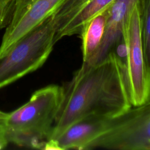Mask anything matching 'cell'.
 I'll use <instances>...</instances> for the list:
<instances>
[{
  "label": "cell",
  "mask_w": 150,
  "mask_h": 150,
  "mask_svg": "<svg viewBox=\"0 0 150 150\" xmlns=\"http://www.w3.org/2000/svg\"><path fill=\"white\" fill-rule=\"evenodd\" d=\"M5 146L3 145V144H2L1 143H0V149H3V148H4Z\"/></svg>",
  "instance_id": "13"
},
{
  "label": "cell",
  "mask_w": 150,
  "mask_h": 150,
  "mask_svg": "<svg viewBox=\"0 0 150 150\" xmlns=\"http://www.w3.org/2000/svg\"><path fill=\"white\" fill-rule=\"evenodd\" d=\"M6 1H7V0H0V4L2 3V2H4Z\"/></svg>",
  "instance_id": "14"
},
{
  "label": "cell",
  "mask_w": 150,
  "mask_h": 150,
  "mask_svg": "<svg viewBox=\"0 0 150 150\" xmlns=\"http://www.w3.org/2000/svg\"><path fill=\"white\" fill-rule=\"evenodd\" d=\"M150 149V101L132 105L112 118L107 129L90 145L88 149Z\"/></svg>",
  "instance_id": "4"
},
{
  "label": "cell",
  "mask_w": 150,
  "mask_h": 150,
  "mask_svg": "<svg viewBox=\"0 0 150 150\" xmlns=\"http://www.w3.org/2000/svg\"><path fill=\"white\" fill-rule=\"evenodd\" d=\"M7 116V112L0 110V143L3 144L5 146H6V145L8 144L5 137V131Z\"/></svg>",
  "instance_id": "12"
},
{
  "label": "cell",
  "mask_w": 150,
  "mask_h": 150,
  "mask_svg": "<svg viewBox=\"0 0 150 150\" xmlns=\"http://www.w3.org/2000/svg\"><path fill=\"white\" fill-rule=\"evenodd\" d=\"M112 118L96 115L86 117L71 124L52 140L60 150L88 149L91 144L109 127Z\"/></svg>",
  "instance_id": "8"
},
{
  "label": "cell",
  "mask_w": 150,
  "mask_h": 150,
  "mask_svg": "<svg viewBox=\"0 0 150 150\" xmlns=\"http://www.w3.org/2000/svg\"><path fill=\"white\" fill-rule=\"evenodd\" d=\"M138 4L144 56L150 67V0H139Z\"/></svg>",
  "instance_id": "11"
},
{
  "label": "cell",
  "mask_w": 150,
  "mask_h": 150,
  "mask_svg": "<svg viewBox=\"0 0 150 150\" xmlns=\"http://www.w3.org/2000/svg\"><path fill=\"white\" fill-rule=\"evenodd\" d=\"M139 0H115L105 10L107 19L101 43L93 57L87 62L88 64L97 63L122 41L124 22L129 11Z\"/></svg>",
  "instance_id": "9"
},
{
  "label": "cell",
  "mask_w": 150,
  "mask_h": 150,
  "mask_svg": "<svg viewBox=\"0 0 150 150\" xmlns=\"http://www.w3.org/2000/svg\"><path fill=\"white\" fill-rule=\"evenodd\" d=\"M106 19L105 10L91 19L82 27L80 34L83 63L88 62L98 49L103 38Z\"/></svg>",
  "instance_id": "10"
},
{
  "label": "cell",
  "mask_w": 150,
  "mask_h": 150,
  "mask_svg": "<svg viewBox=\"0 0 150 150\" xmlns=\"http://www.w3.org/2000/svg\"><path fill=\"white\" fill-rule=\"evenodd\" d=\"M55 33L56 26L51 16L0 57V88L42 66L56 44Z\"/></svg>",
  "instance_id": "3"
},
{
  "label": "cell",
  "mask_w": 150,
  "mask_h": 150,
  "mask_svg": "<svg viewBox=\"0 0 150 150\" xmlns=\"http://www.w3.org/2000/svg\"><path fill=\"white\" fill-rule=\"evenodd\" d=\"M61 89V101L49 140L83 118L115 117L132 106L124 62L113 51L94 64L82 63Z\"/></svg>",
  "instance_id": "1"
},
{
  "label": "cell",
  "mask_w": 150,
  "mask_h": 150,
  "mask_svg": "<svg viewBox=\"0 0 150 150\" xmlns=\"http://www.w3.org/2000/svg\"><path fill=\"white\" fill-rule=\"evenodd\" d=\"M115 0H64L52 15L56 26L54 42L80 34L83 25L103 12Z\"/></svg>",
  "instance_id": "7"
},
{
  "label": "cell",
  "mask_w": 150,
  "mask_h": 150,
  "mask_svg": "<svg viewBox=\"0 0 150 150\" xmlns=\"http://www.w3.org/2000/svg\"><path fill=\"white\" fill-rule=\"evenodd\" d=\"M138 1L128 13L122 35L129 98L133 106L149 101L150 94V67L144 56Z\"/></svg>",
  "instance_id": "5"
},
{
  "label": "cell",
  "mask_w": 150,
  "mask_h": 150,
  "mask_svg": "<svg viewBox=\"0 0 150 150\" xmlns=\"http://www.w3.org/2000/svg\"><path fill=\"white\" fill-rule=\"evenodd\" d=\"M64 0H15L12 20L0 45L1 57L16 42L52 16Z\"/></svg>",
  "instance_id": "6"
},
{
  "label": "cell",
  "mask_w": 150,
  "mask_h": 150,
  "mask_svg": "<svg viewBox=\"0 0 150 150\" xmlns=\"http://www.w3.org/2000/svg\"><path fill=\"white\" fill-rule=\"evenodd\" d=\"M61 97V86L49 85L35 91L28 102L8 113L5 131L8 143L42 149L50 136Z\"/></svg>",
  "instance_id": "2"
}]
</instances>
